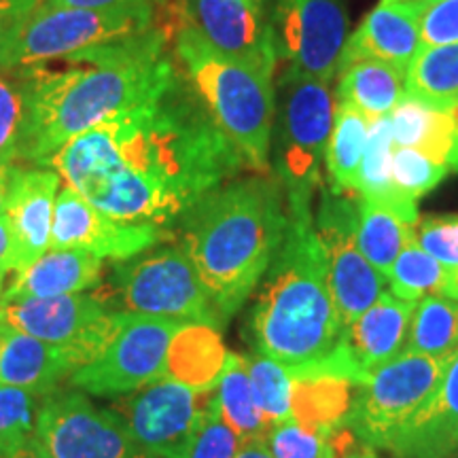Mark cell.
<instances>
[{
	"instance_id": "cell-1",
	"label": "cell",
	"mask_w": 458,
	"mask_h": 458,
	"mask_svg": "<svg viewBox=\"0 0 458 458\" xmlns=\"http://www.w3.org/2000/svg\"><path fill=\"white\" fill-rule=\"evenodd\" d=\"M43 165L113 219L170 229L246 162L179 66L148 98Z\"/></svg>"
},
{
	"instance_id": "cell-2",
	"label": "cell",
	"mask_w": 458,
	"mask_h": 458,
	"mask_svg": "<svg viewBox=\"0 0 458 458\" xmlns=\"http://www.w3.org/2000/svg\"><path fill=\"white\" fill-rule=\"evenodd\" d=\"M71 66L21 71L28 117L17 162L43 165L57 148L136 106L179 71L159 28L66 57Z\"/></svg>"
},
{
	"instance_id": "cell-3",
	"label": "cell",
	"mask_w": 458,
	"mask_h": 458,
	"mask_svg": "<svg viewBox=\"0 0 458 458\" xmlns=\"http://www.w3.org/2000/svg\"><path fill=\"white\" fill-rule=\"evenodd\" d=\"M181 227V246L227 323L259 286L284 242L289 204L283 182L267 174L223 182L189 210Z\"/></svg>"
},
{
	"instance_id": "cell-4",
	"label": "cell",
	"mask_w": 458,
	"mask_h": 458,
	"mask_svg": "<svg viewBox=\"0 0 458 458\" xmlns=\"http://www.w3.org/2000/svg\"><path fill=\"white\" fill-rule=\"evenodd\" d=\"M289 204V229L250 314L255 352L286 368L317 363L342 340L310 202Z\"/></svg>"
},
{
	"instance_id": "cell-5",
	"label": "cell",
	"mask_w": 458,
	"mask_h": 458,
	"mask_svg": "<svg viewBox=\"0 0 458 458\" xmlns=\"http://www.w3.org/2000/svg\"><path fill=\"white\" fill-rule=\"evenodd\" d=\"M174 55L189 83L233 142L249 168L270 172L276 91L274 77L204 43L191 28L176 26Z\"/></svg>"
},
{
	"instance_id": "cell-6",
	"label": "cell",
	"mask_w": 458,
	"mask_h": 458,
	"mask_svg": "<svg viewBox=\"0 0 458 458\" xmlns=\"http://www.w3.org/2000/svg\"><path fill=\"white\" fill-rule=\"evenodd\" d=\"M153 26V9H79L38 0L11 24L0 47V71H30Z\"/></svg>"
},
{
	"instance_id": "cell-7",
	"label": "cell",
	"mask_w": 458,
	"mask_h": 458,
	"mask_svg": "<svg viewBox=\"0 0 458 458\" xmlns=\"http://www.w3.org/2000/svg\"><path fill=\"white\" fill-rule=\"evenodd\" d=\"M100 297L113 310L139 317L215 329L225 325L181 244L156 246L125 261H114Z\"/></svg>"
},
{
	"instance_id": "cell-8",
	"label": "cell",
	"mask_w": 458,
	"mask_h": 458,
	"mask_svg": "<svg viewBox=\"0 0 458 458\" xmlns=\"http://www.w3.org/2000/svg\"><path fill=\"white\" fill-rule=\"evenodd\" d=\"M337 100L331 83L286 68L280 77L274 119V165L286 202H310L334 130Z\"/></svg>"
},
{
	"instance_id": "cell-9",
	"label": "cell",
	"mask_w": 458,
	"mask_h": 458,
	"mask_svg": "<svg viewBox=\"0 0 458 458\" xmlns=\"http://www.w3.org/2000/svg\"><path fill=\"white\" fill-rule=\"evenodd\" d=\"M450 360V359H448ZM445 359L403 351L357 388L348 428L360 444L388 450L442 380Z\"/></svg>"
},
{
	"instance_id": "cell-10",
	"label": "cell",
	"mask_w": 458,
	"mask_h": 458,
	"mask_svg": "<svg viewBox=\"0 0 458 458\" xmlns=\"http://www.w3.org/2000/svg\"><path fill=\"white\" fill-rule=\"evenodd\" d=\"M128 312L113 310L96 293L0 301V323L62 346L74 369L94 363L123 329Z\"/></svg>"
},
{
	"instance_id": "cell-11",
	"label": "cell",
	"mask_w": 458,
	"mask_h": 458,
	"mask_svg": "<svg viewBox=\"0 0 458 458\" xmlns=\"http://www.w3.org/2000/svg\"><path fill=\"white\" fill-rule=\"evenodd\" d=\"M210 394L213 391L199 393L179 380L159 377L139 391L117 397L108 410L147 454L187 458Z\"/></svg>"
},
{
	"instance_id": "cell-12",
	"label": "cell",
	"mask_w": 458,
	"mask_h": 458,
	"mask_svg": "<svg viewBox=\"0 0 458 458\" xmlns=\"http://www.w3.org/2000/svg\"><path fill=\"white\" fill-rule=\"evenodd\" d=\"M181 327L172 320L128 314L111 346L94 363L72 371L71 386L96 397L117 399L165 377L172 337Z\"/></svg>"
},
{
	"instance_id": "cell-13",
	"label": "cell",
	"mask_w": 458,
	"mask_h": 458,
	"mask_svg": "<svg viewBox=\"0 0 458 458\" xmlns=\"http://www.w3.org/2000/svg\"><path fill=\"white\" fill-rule=\"evenodd\" d=\"M34 442L51 458H153L134 442L111 410L83 391H55L43 399Z\"/></svg>"
},
{
	"instance_id": "cell-14",
	"label": "cell",
	"mask_w": 458,
	"mask_h": 458,
	"mask_svg": "<svg viewBox=\"0 0 458 458\" xmlns=\"http://www.w3.org/2000/svg\"><path fill=\"white\" fill-rule=\"evenodd\" d=\"M337 318L346 329L385 293L386 278L360 253L357 238V199L346 193L325 191L318 219L314 221Z\"/></svg>"
},
{
	"instance_id": "cell-15",
	"label": "cell",
	"mask_w": 458,
	"mask_h": 458,
	"mask_svg": "<svg viewBox=\"0 0 458 458\" xmlns=\"http://www.w3.org/2000/svg\"><path fill=\"white\" fill-rule=\"evenodd\" d=\"M272 32L286 68L325 83L334 81L348 41L342 0H276Z\"/></svg>"
},
{
	"instance_id": "cell-16",
	"label": "cell",
	"mask_w": 458,
	"mask_h": 458,
	"mask_svg": "<svg viewBox=\"0 0 458 458\" xmlns=\"http://www.w3.org/2000/svg\"><path fill=\"white\" fill-rule=\"evenodd\" d=\"M170 238L172 232L165 227L113 219L71 187L64 185L57 191L49 249H74L100 259L125 261Z\"/></svg>"
},
{
	"instance_id": "cell-17",
	"label": "cell",
	"mask_w": 458,
	"mask_h": 458,
	"mask_svg": "<svg viewBox=\"0 0 458 458\" xmlns=\"http://www.w3.org/2000/svg\"><path fill=\"white\" fill-rule=\"evenodd\" d=\"M179 21L213 49L274 77L278 54L259 0H181Z\"/></svg>"
},
{
	"instance_id": "cell-18",
	"label": "cell",
	"mask_w": 458,
	"mask_h": 458,
	"mask_svg": "<svg viewBox=\"0 0 458 458\" xmlns=\"http://www.w3.org/2000/svg\"><path fill=\"white\" fill-rule=\"evenodd\" d=\"M414 306L385 291L344 329L342 340L323 360L359 388L376 369L408 351Z\"/></svg>"
},
{
	"instance_id": "cell-19",
	"label": "cell",
	"mask_w": 458,
	"mask_h": 458,
	"mask_svg": "<svg viewBox=\"0 0 458 458\" xmlns=\"http://www.w3.org/2000/svg\"><path fill=\"white\" fill-rule=\"evenodd\" d=\"M60 185L62 179L55 170L45 165L26 168L17 164L4 208L13 242L15 272L49 250Z\"/></svg>"
},
{
	"instance_id": "cell-20",
	"label": "cell",
	"mask_w": 458,
	"mask_h": 458,
	"mask_svg": "<svg viewBox=\"0 0 458 458\" xmlns=\"http://www.w3.org/2000/svg\"><path fill=\"white\" fill-rule=\"evenodd\" d=\"M422 0H394L377 4L360 21L357 32L348 37L337 72L359 60H380L408 74L411 62L422 49Z\"/></svg>"
},
{
	"instance_id": "cell-21",
	"label": "cell",
	"mask_w": 458,
	"mask_h": 458,
	"mask_svg": "<svg viewBox=\"0 0 458 458\" xmlns=\"http://www.w3.org/2000/svg\"><path fill=\"white\" fill-rule=\"evenodd\" d=\"M293 397L291 418L312 431L337 437L348 428L357 386L348 377L331 369L325 360L291 368Z\"/></svg>"
},
{
	"instance_id": "cell-22",
	"label": "cell",
	"mask_w": 458,
	"mask_h": 458,
	"mask_svg": "<svg viewBox=\"0 0 458 458\" xmlns=\"http://www.w3.org/2000/svg\"><path fill=\"white\" fill-rule=\"evenodd\" d=\"M458 450V352L445 365L437 391L411 418L388 452L397 458H448Z\"/></svg>"
},
{
	"instance_id": "cell-23",
	"label": "cell",
	"mask_w": 458,
	"mask_h": 458,
	"mask_svg": "<svg viewBox=\"0 0 458 458\" xmlns=\"http://www.w3.org/2000/svg\"><path fill=\"white\" fill-rule=\"evenodd\" d=\"M72 371L64 348L0 323V385L47 397L60 391V385Z\"/></svg>"
},
{
	"instance_id": "cell-24",
	"label": "cell",
	"mask_w": 458,
	"mask_h": 458,
	"mask_svg": "<svg viewBox=\"0 0 458 458\" xmlns=\"http://www.w3.org/2000/svg\"><path fill=\"white\" fill-rule=\"evenodd\" d=\"M102 272L105 259L100 257L74 249H49L38 259L15 272L3 301L85 293L100 283Z\"/></svg>"
},
{
	"instance_id": "cell-25",
	"label": "cell",
	"mask_w": 458,
	"mask_h": 458,
	"mask_svg": "<svg viewBox=\"0 0 458 458\" xmlns=\"http://www.w3.org/2000/svg\"><path fill=\"white\" fill-rule=\"evenodd\" d=\"M227 357L219 329L198 323L182 325L172 337L165 377L179 380L199 393H210L219 385Z\"/></svg>"
},
{
	"instance_id": "cell-26",
	"label": "cell",
	"mask_w": 458,
	"mask_h": 458,
	"mask_svg": "<svg viewBox=\"0 0 458 458\" xmlns=\"http://www.w3.org/2000/svg\"><path fill=\"white\" fill-rule=\"evenodd\" d=\"M337 74V100L359 108L371 122L391 114L405 96V72L388 62L359 60Z\"/></svg>"
},
{
	"instance_id": "cell-27",
	"label": "cell",
	"mask_w": 458,
	"mask_h": 458,
	"mask_svg": "<svg viewBox=\"0 0 458 458\" xmlns=\"http://www.w3.org/2000/svg\"><path fill=\"white\" fill-rule=\"evenodd\" d=\"M371 119L359 108L337 100L334 130L325 151V165L334 193H357L359 174L368 148Z\"/></svg>"
},
{
	"instance_id": "cell-28",
	"label": "cell",
	"mask_w": 458,
	"mask_h": 458,
	"mask_svg": "<svg viewBox=\"0 0 458 458\" xmlns=\"http://www.w3.org/2000/svg\"><path fill=\"white\" fill-rule=\"evenodd\" d=\"M405 96L435 111L458 106V41L420 49L405 74Z\"/></svg>"
},
{
	"instance_id": "cell-29",
	"label": "cell",
	"mask_w": 458,
	"mask_h": 458,
	"mask_svg": "<svg viewBox=\"0 0 458 458\" xmlns=\"http://www.w3.org/2000/svg\"><path fill=\"white\" fill-rule=\"evenodd\" d=\"M414 229L416 225L403 221L386 206L357 198V232H354V238H357L365 259L386 278V283L401 249L414 236Z\"/></svg>"
},
{
	"instance_id": "cell-30",
	"label": "cell",
	"mask_w": 458,
	"mask_h": 458,
	"mask_svg": "<svg viewBox=\"0 0 458 458\" xmlns=\"http://www.w3.org/2000/svg\"><path fill=\"white\" fill-rule=\"evenodd\" d=\"M215 401L223 420L240 439L263 437L270 428L267 422L263 420L253 391H250L244 354L229 352L219 385L215 386Z\"/></svg>"
},
{
	"instance_id": "cell-31",
	"label": "cell",
	"mask_w": 458,
	"mask_h": 458,
	"mask_svg": "<svg viewBox=\"0 0 458 458\" xmlns=\"http://www.w3.org/2000/svg\"><path fill=\"white\" fill-rule=\"evenodd\" d=\"M408 351L445 360L454 357L458 352V300L428 295L416 301Z\"/></svg>"
},
{
	"instance_id": "cell-32",
	"label": "cell",
	"mask_w": 458,
	"mask_h": 458,
	"mask_svg": "<svg viewBox=\"0 0 458 458\" xmlns=\"http://www.w3.org/2000/svg\"><path fill=\"white\" fill-rule=\"evenodd\" d=\"M448 274L450 267L428 255L418 244L416 236H411L403 244L391 274H388V284H391L394 297L416 303L428 295H444Z\"/></svg>"
},
{
	"instance_id": "cell-33",
	"label": "cell",
	"mask_w": 458,
	"mask_h": 458,
	"mask_svg": "<svg viewBox=\"0 0 458 458\" xmlns=\"http://www.w3.org/2000/svg\"><path fill=\"white\" fill-rule=\"evenodd\" d=\"M249 382L263 420L267 427L291 418V397H293V371L261 352L246 357Z\"/></svg>"
},
{
	"instance_id": "cell-34",
	"label": "cell",
	"mask_w": 458,
	"mask_h": 458,
	"mask_svg": "<svg viewBox=\"0 0 458 458\" xmlns=\"http://www.w3.org/2000/svg\"><path fill=\"white\" fill-rule=\"evenodd\" d=\"M43 399L24 388L0 385V458L34 439Z\"/></svg>"
},
{
	"instance_id": "cell-35",
	"label": "cell",
	"mask_w": 458,
	"mask_h": 458,
	"mask_svg": "<svg viewBox=\"0 0 458 458\" xmlns=\"http://www.w3.org/2000/svg\"><path fill=\"white\" fill-rule=\"evenodd\" d=\"M28 89L21 71H0V162H15L24 139Z\"/></svg>"
},
{
	"instance_id": "cell-36",
	"label": "cell",
	"mask_w": 458,
	"mask_h": 458,
	"mask_svg": "<svg viewBox=\"0 0 458 458\" xmlns=\"http://www.w3.org/2000/svg\"><path fill=\"white\" fill-rule=\"evenodd\" d=\"M263 439L274 458H335L337 454L335 437L306 428L293 418L272 425Z\"/></svg>"
},
{
	"instance_id": "cell-37",
	"label": "cell",
	"mask_w": 458,
	"mask_h": 458,
	"mask_svg": "<svg viewBox=\"0 0 458 458\" xmlns=\"http://www.w3.org/2000/svg\"><path fill=\"white\" fill-rule=\"evenodd\" d=\"M450 172L411 147H394L391 156V181L411 199L427 196Z\"/></svg>"
},
{
	"instance_id": "cell-38",
	"label": "cell",
	"mask_w": 458,
	"mask_h": 458,
	"mask_svg": "<svg viewBox=\"0 0 458 458\" xmlns=\"http://www.w3.org/2000/svg\"><path fill=\"white\" fill-rule=\"evenodd\" d=\"M240 444H242V439L229 428L227 422L219 414L213 391L202 414V420L198 425V431L193 435L187 458H233Z\"/></svg>"
},
{
	"instance_id": "cell-39",
	"label": "cell",
	"mask_w": 458,
	"mask_h": 458,
	"mask_svg": "<svg viewBox=\"0 0 458 458\" xmlns=\"http://www.w3.org/2000/svg\"><path fill=\"white\" fill-rule=\"evenodd\" d=\"M418 244L445 267L458 266V215H437L418 219Z\"/></svg>"
},
{
	"instance_id": "cell-40",
	"label": "cell",
	"mask_w": 458,
	"mask_h": 458,
	"mask_svg": "<svg viewBox=\"0 0 458 458\" xmlns=\"http://www.w3.org/2000/svg\"><path fill=\"white\" fill-rule=\"evenodd\" d=\"M435 113H437L435 108H428L422 102L403 96V100L388 114L391 117L393 145L411 148L420 147L433 128Z\"/></svg>"
},
{
	"instance_id": "cell-41",
	"label": "cell",
	"mask_w": 458,
	"mask_h": 458,
	"mask_svg": "<svg viewBox=\"0 0 458 458\" xmlns=\"http://www.w3.org/2000/svg\"><path fill=\"white\" fill-rule=\"evenodd\" d=\"M422 47L458 41V0H435L425 4L420 20Z\"/></svg>"
},
{
	"instance_id": "cell-42",
	"label": "cell",
	"mask_w": 458,
	"mask_h": 458,
	"mask_svg": "<svg viewBox=\"0 0 458 458\" xmlns=\"http://www.w3.org/2000/svg\"><path fill=\"white\" fill-rule=\"evenodd\" d=\"M57 7L79 9H153L156 11L164 0H45Z\"/></svg>"
},
{
	"instance_id": "cell-43",
	"label": "cell",
	"mask_w": 458,
	"mask_h": 458,
	"mask_svg": "<svg viewBox=\"0 0 458 458\" xmlns=\"http://www.w3.org/2000/svg\"><path fill=\"white\" fill-rule=\"evenodd\" d=\"M38 0H0V47H3L4 37H7L9 28L17 20V15L24 13Z\"/></svg>"
},
{
	"instance_id": "cell-44",
	"label": "cell",
	"mask_w": 458,
	"mask_h": 458,
	"mask_svg": "<svg viewBox=\"0 0 458 458\" xmlns=\"http://www.w3.org/2000/svg\"><path fill=\"white\" fill-rule=\"evenodd\" d=\"M0 270L15 272L13 242H11L9 223H7V219H4V215L0 216Z\"/></svg>"
},
{
	"instance_id": "cell-45",
	"label": "cell",
	"mask_w": 458,
	"mask_h": 458,
	"mask_svg": "<svg viewBox=\"0 0 458 458\" xmlns=\"http://www.w3.org/2000/svg\"><path fill=\"white\" fill-rule=\"evenodd\" d=\"M233 458H274L270 448L266 445V439L263 437H253V439H242L240 448Z\"/></svg>"
},
{
	"instance_id": "cell-46",
	"label": "cell",
	"mask_w": 458,
	"mask_h": 458,
	"mask_svg": "<svg viewBox=\"0 0 458 458\" xmlns=\"http://www.w3.org/2000/svg\"><path fill=\"white\" fill-rule=\"evenodd\" d=\"M17 164L15 162H0V216L4 215V208H7V198L11 182H13Z\"/></svg>"
},
{
	"instance_id": "cell-47",
	"label": "cell",
	"mask_w": 458,
	"mask_h": 458,
	"mask_svg": "<svg viewBox=\"0 0 458 458\" xmlns=\"http://www.w3.org/2000/svg\"><path fill=\"white\" fill-rule=\"evenodd\" d=\"M7 458H51V456L41 448V445L34 442V439H30V442L20 445V448H17L13 454H9Z\"/></svg>"
},
{
	"instance_id": "cell-48",
	"label": "cell",
	"mask_w": 458,
	"mask_h": 458,
	"mask_svg": "<svg viewBox=\"0 0 458 458\" xmlns=\"http://www.w3.org/2000/svg\"><path fill=\"white\" fill-rule=\"evenodd\" d=\"M357 442V439H354ZM351 444L346 450L342 452V458H377L376 454V448H371V445H365V444Z\"/></svg>"
},
{
	"instance_id": "cell-49",
	"label": "cell",
	"mask_w": 458,
	"mask_h": 458,
	"mask_svg": "<svg viewBox=\"0 0 458 458\" xmlns=\"http://www.w3.org/2000/svg\"><path fill=\"white\" fill-rule=\"evenodd\" d=\"M444 295L452 297V300H458V266L450 267L448 283H445V291H444Z\"/></svg>"
},
{
	"instance_id": "cell-50",
	"label": "cell",
	"mask_w": 458,
	"mask_h": 458,
	"mask_svg": "<svg viewBox=\"0 0 458 458\" xmlns=\"http://www.w3.org/2000/svg\"><path fill=\"white\" fill-rule=\"evenodd\" d=\"M7 274H9V272L0 270V301H3V295H4V291H7V286H4V280H7Z\"/></svg>"
},
{
	"instance_id": "cell-51",
	"label": "cell",
	"mask_w": 458,
	"mask_h": 458,
	"mask_svg": "<svg viewBox=\"0 0 458 458\" xmlns=\"http://www.w3.org/2000/svg\"><path fill=\"white\" fill-rule=\"evenodd\" d=\"M448 458H458V450L454 452V454H452V456H448Z\"/></svg>"
},
{
	"instance_id": "cell-52",
	"label": "cell",
	"mask_w": 458,
	"mask_h": 458,
	"mask_svg": "<svg viewBox=\"0 0 458 458\" xmlns=\"http://www.w3.org/2000/svg\"><path fill=\"white\" fill-rule=\"evenodd\" d=\"M422 3H425V4H428V3H435V0H422Z\"/></svg>"
},
{
	"instance_id": "cell-53",
	"label": "cell",
	"mask_w": 458,
	"mask_h": 458,
	"mask_svg": "<svg viewBox=\"0 0 458 458\" xmlns=\"http://www.w3.org/2000/svg\"><path fill=\"white\" fill-rule=\"evenodd\" d=\"M380 3H394V0H380Z\"/></svg>"
}]
</instances>
